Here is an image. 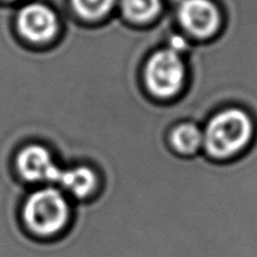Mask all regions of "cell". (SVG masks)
Wrapping results in <instances>:
<instances>
[{"instance_id":"4","label":"cell","mask_w":257,"mask_h":257,"mask_svg":"<svg viewBox=\"0 0 257 257\" xmlns=\"http://www.w3.org/2000/svg\"><path fill=\"white\" fill-rule=\"evenodd\" d=\"M17 168L20 177L28 182L58 183L63 186L67 170L55 163L52 153L40 145H29L17 156Z\"/></svg>"},{"instance_id":"10","label":"cell","mask_w":257,"mask_h":257,"mask_svg":"<svg viewBox=\"0 0 257 257\" xmlns=\"http://www.w3.org/2000/svg\"><path fill=\"white\" fill-rule=\"evenodd\" d=\"M114 2L115 0H72V4L82 18L97 20L109 13Z\"/></svg>"},{"instance_id":"2","label":"cell","mask_w":257,"mask_h":257,"mask_svg":"<svg viewBox=\"0 0 257 257\" xmlns=\"http://www.w3.org/2000/svg\"><path fill=\"white\" fill-rule=\"evenodd\" d=\"M70 206L59 190L43 188L33 192L23 207V218L34 235L50 237L67 226Z\"/></svg>"},{"instance_id":"6","label":"cell","mask_w":257,"mask_h":257,"mask_svg":"<svg viewBox=\"0 0 257 257\" xmlns=\"http://www.w3.org/2000/svg\"><path fill=\"white\" fill-rule=\"evenodd\" d=\"M181 25L198 39H207L221 25V15L211 0H182L178 9Z\"/></svg>"},{"instance_id":"8","label":"cell","mask_w":257,"mask_h":257,"mask_svg":"<svg viewBox=\"0 0 257 257\" xmlns=\"http://www.w3.org/2000/svg\"><path fill=\"white\" fill-rule=\"evenodd\" d=\"M97 187L98 176L92 168L87 166H78L67 170V178L63 188L78 200L87 198Z\"/></svg>"},{"instance_id":"1","label":"cell","mask_w":257,"mask_h":257,"mask_svg":"<svg viewBox=\"0 0 257 257\" xmlns=\"http://www.w3.org/2000/svg\"><path fill=\"white\" fill-rule=\"evenodd\" d=\"M252 120L243 110L232 108L218 112L203 132L206 152L213 158H227L242 150L252 137Z\"/></svg>"},{"instance_id":"9","label":"cell","mask_w":257,"mask_h":257,"mask_svg":"<svg viewBox=\"0 0 257 257\" xmlns=\"http://www.w3.org/2000/svg\"><path fill=\"white\" fill-rule=\"evenodd\" d=\"M122 10L132 22H150L160 13L161 0H122Z\"/></svg>"},{"instance_id":"5","label":"cell","mask_w":257,"mask_h":257,"mask_svg":"<svg viewBox=\"0 0 257 257\" xmlns=\"http://www.w3.org/2000/svg\"><path fill=\"white\" fill-rule=\"evenodd\" d=\"M17 25L20 35L32 43L50 42L59 30L57 14L39 3L25 5L18 14Z\"/></svg>"},{"instance_id":"7","label":"cell","mask_w":257,"mask_h":257,"mask_svg":"<svg viewBox=\"0 0 257 257\" xmlns=\"http://www.w3.org/2000/svg\"><path fill=\"white\" fill-rule=\"evenodd\" d=\"M202 145L203 132L193 122L180 123L170 133V146L182 155H193Z\"/></svg>"},{"instance_id":"3","label":"cell","mask_w":257,"mask_h":257,"mask_svg":"<svg viewBox=\"0 0 257 257\" xmlns=\"http://www.w3.org/2000/svg\"><path fill=\"white\" fill-rule=\"evenodd\" d=\"M145 82L155 97L168 99L182 88L186 68L180 53L171 48L153 53L145 67Z\"/></svg>"}]
</instances>
